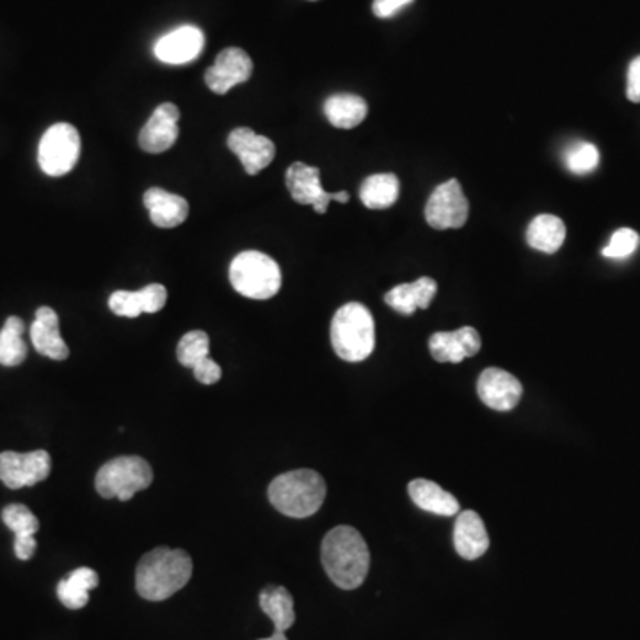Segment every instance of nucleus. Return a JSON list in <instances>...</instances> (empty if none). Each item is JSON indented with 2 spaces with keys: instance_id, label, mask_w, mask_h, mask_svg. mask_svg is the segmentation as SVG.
I'll use <instances>...</instances> for the list:
<instances>
[{
  "instance_id": "obj_24",
  "label": "nucleus",
  "mask_w": 640,
  "mask_h": 640,
  "mask_svg": "<svg viewBox=\"0 0 640 640\" xmlns=\"http://www.w3.org/2000/svg\"><path fill=\"white\" fill-rule=\"evenodd\" d=\"M368 105L361 96L340 93L329 96L324 104V114L329 123L336 128L358 127L367 118Z\"/></svg>"
},
{
  "instance_id": "obj_1",
  "label": "nucleus",
  "mask_w": 640,
  "mask_h": 640,
  "mask_svg": "<svg viewBox=\"0 0 640 640\" xmlns=\"http://www.w3.org/2000/svg\"><path fill=\"white\" fill-rule=\"evenodd\" d=\"M320 559L331 582L345 591L358 589L370 569L367 543L360 532L349 525L329 530L322 541Z\"/></svg>"
},
{
  "instance_id": "obj_4",
  "label": "nucleus",
  "mask_w": 640,
  "mask_h": 640,
  "mask_svg": "<svg viewBox=\"0 0 640 640\" xmlns=\"http://www.w3.org/2000/svg\"><path fill=\"white\" fill-rule=\"evenodd\" d=\"M331 345L336 356L344 361L367 360L376 347V324L367 306L347 303L335 313L331 322Z\"/></svg>"
},
{
  "instance_id": "obj_27",
  "label": "nucleus",
  "mask_w": 640,
  "mask_h": 640,
  "mask_svg": "<svg viewBox=\"0 0 640 640\" xmlns=\"http://www.w3.org/2000/svg\"><path fill=\"white\" fill-rule=\"evenodd\" d=\"M400 182L393 173L368 176L361 184V203L372 210H384L399 200Z\"/></svg>"
},
{
  "instance_id": "obj_13",
  "label": "nucleus",
  "mask_w": 640,
  "mask_h": 640,
  "mask_svg": "<svg viewBox=\"0 0 640 640\" xmlns=\"http://www.w3.org/2000/svg\"><path fill=\"white\" fill-rule=\"evenodd\" d=\"M228 148L239 157L248 175H258L274 160L276 146L269 137L260 136L251 128L239 127L230 132Z\"/></svg>"
},
{
  "instance_id": "obj_26",
  "label": "nucleus",
  "mask_w": 640,
  "mask_h": 640,
  "mask_svg": "<svg viewBox=\"0 0 640 640\" xmlns=\"http://www.w3.org/2000/svg\"><path fill=\"white\" fill-rule=\"evenodd\" d=\"M100 578L91 568H79L57 584V598L64 607L79 610L88 605L89 591L98 587Z\"/></svg>"
},
{
  "instance_id": "obj_17",
  "label": "nucleus",
  "mask_w": 640,
  "mask_h": 640,
  "mask_svg": "<svg viewBox=\"0 0 640 640\" xmlns=\"http://www.w3.org/2000/svg\"><path fill=\"white\" fill-rule=\"evenodd\" d=\"M168 301V290L160 283H152L143 290L128 292L118 290L109 297V308L118 317L136 319L141 313H157L164 308Z\"/></svg>"
},
{
  "instance_id": "obj_28",
  "label": "nucleus",
  "mask_w": 640,
  "mask_h": 640,
  "mask_svg": "<svg viewBox=\"0 0 640 640\" xmlns=\"http://www.w3.org/2000/svg\"><path fill=\"white\" fill-rule=\"evenodd\" d=\"M25 324L20 317H9L0 329V365L18 367L27 358L24 342Z\"/></svg>"
},
{
  "instance_id": "obj_12",
  "label": "nucleus",
  "mask_w": 640,
  "mask_h": 640,
  "mask_svg": "<svg viewBox=\"0 0 640 640\" xmlns=\"http://www.w3.org/2000/svg\"><path fill=\"white\" fill-rule=\"evenodd\" d=\"M253 61L242 48H224L217 56L214 66L205 73L208 89L217 95H226L230 89L239 86L251 77Z\"/></svg>"
},
{
  "instance_id": "obj_22",
  "label": "nucleus",
  "mask_w": 640,
  "mask_h": 640,
  "mask_svg": "<svg viewBox=\"0 0 640 640\" xmlns=\"http://www.w3.org/2000/svg\"><path fill=\"white\" fill-rule=\"evenodd\" d=\"M409 496L413 504L422 511L438 516H457L461 505L456 496L441 488L440 484L427 479H415L409 482Z\"/></svg>"
},
{
  "instance_id": "obj_16",
  "label": "nucleus",
  "mask_w": 640,
  "mask_h": 640,
  "mask_svg": "<svg viewBox=\"0 0 640 640\" xmlns=\"http://www.w3.org/2000/svg\"><path fill=\"white\" fill-rule=\"evenodd\" d=\"M482 347L479 331L470 326L457 331H440L429 338L432 358L440 363H461L472 358Z\"/></svg>"
},
{
  "instance_id": "obj_37",
  "label": "nucleus",
  "mask_w": 640,
  "mask_h": 640,
  "mask_svg": "<svg viewBox=\"0 0 640 640\" xmlns=\"http://www.w3.org/2000/svg\"><path fill=\"white\" fill-rule=\"evenodd\" d=\"M260 640H288L287 639V635H285V633H272L271 637H267V639H260Z\"/></svg>"
},
{
  "instance_id": "obj_33",
  "label": "nucleus",
  "mask_w": 640,
  "mask_h": 640,
  "mask_svg": "<svg viewBox=\"0 0 640 640\" xmlns=\"http://www.w3.org/2000/svg\"><path fill=\"white\" fill-rule=\"evenodd\" d=\"M194 377L200 381L201 384H216L221 376H223V370L217 365L216 361L212 360L210 356L201 360L198 365L192 367Z\"/></svg>"
},
{
  "instance_id": "obj_25",
  "label": "nucleus",
  "mask_w": 640,
  "mask_h": 640,
  "mask_svg": "<svg viewBox=\"0 0 640 640\" xmlns=\"http://www.w3.org/2000/svg\"><path fill=\"white\" fill-rule=\"evenodd\" d=\"M260 608L274 624V632L285 633L296 623V610L292 594L280 585H269L260 592Z\"/></svg>"
},
{
  "instance_id": "obj_21",
  "label": "nucleus",
  "mask_w": 640,
  "mask_h": 640,
  "mask_svg": "<svg viewBox=\"0 0 640 640\" xmlns=\"http://www.w3.org/2000/svg\"><path fill=\"white\" fill-rule=\"evenodd\" d=\"M436 290H438L436 281L425 276L413 283H402L393 287L384 296V303L402 315H413L416 310H427L431 306Z\"/></svg>"
},
{
  "instance_id": "obj_34",
  "label": "nucleus",
  "mask_w": 640,
  "mask_h": 640,
  "mask_svg": "<svg viewBox=\"0 0 640 640\" xmlns=\"http://www.w3.org/2000/svg\"><path fill=\"white\" fill-rule=\"evenodd\" d=\"M626 95L628 98L639 104L640 102V56L635 57L630 68H628V88H626Z\"/></svg>"
},
{
  "instance_id": "obj_6",
  "label": "nucleus",
  "mask_w": 640,
  "mask_h": 640,
  "mask_svg": "<svg viewBox=\"0 0 640 640\" xmlns=\"http://www.w3.org/2000/svg\"><path fill=\"white\" fill-rule=\"evenodd\" d=\"M152 466L139 456H121L105 463L96 473L95 488L104 498L128 502L132 496L150 488Z\"/></svg>"
},
{
  "instance_id": "obj_35",
  "label": "nucleus",
  "mask_w": 640,
  "mask_h": 640,
  "mask_svg": "<svg viewBox=\"0 0 640 640\" xmlns=\"http://www.w3.org/2000/svg\"><path fill=\"white\" fill-rule=\"evenodd\" d=\"M413 0H374V15L379 18H390V16L397 15L400 9L409 6Z\"/></svg>"
},
{
  "instance_id": "obj_7",
  "label": "nucleus",
  "mask_w": 640,
  "mask_h": 640,
  "mask_svg": "<svg viewBox=\"0 0 640 640\" xmlns=\"http://www.w3.org/2000/svg\"><path fill=\"white\" fill-rule=\"evenodd\" d=\"M80 157V136L70 123H56L48 128L38 146V164L48 176L70 173Z\"/></svg>"
},
{
  "instance_id": "obj_10",
  "label": "nucleus",
  "mask_w": 640,
  "mask_h": 640,
  "mask_svg": "<svg viewBox=\"0 0 640 640\" xmlns=\"http://www.w3.org/2000/svg\"><path fill=\"white\" fill-rule=\"evenodd\" d=\"M52 461L45 450L34 452H2L0 454V480L9 489L27 488L47 479Z\"/></svg>"
},
{
  "instance_id": "obj_8",
  "label": "nucleus",
  "mask_w": 640,
  "mask_h": 640,
  "mask_svg": "<svg viewBox=\"0 0 640 640\" xmlns=\"http://www.w3.org/2000/svg\"><path fill=\"white\" fill-rule=\"evenodd\" d=\"M470 216V203L457 180H448L432 191L425 205V221L434 230L463 228Z\"/></svg>"
},
{
  "instance_id": "obj_18",
  "label": "nucleus",
  "mask_w": 640,
  "mask_h": 640,
  "mask_svg": "<svg viewBox=\"0 0 640 640\" xmlns=\"http://www.w3.org/2000/svg\"><path fill=\"white\" fill-rule=\"evenodd\" d=\"M31 342L36 351L50 360L63 361L70 356V349L59 333V317L48 306L36 310V320L31 326Z\"/></svg>"
},
{
  "instance_id": "obj_29",
  "label": "nucleus",
  "mask_w": 640,
  "mask_h": 640,
  "mask_svg": "<svg viewBox=\"0 0 640 640\" xmlns=\"http://www.w3.org/2000/svg\"><path fill=\"white\" fill-rule=\"evenodd\" d=\"M210 352V338L205 331H189L180 338L176 347V358L184 367L192 368L201 360L208 358Z\"/></svg>"
},
{
  "instance_id": "obj_31",
  "label": "nucleus",
  "mask_w": 640,
  "mask_h": 640,
  "mask_svg": "<svg viewBox=\"0 0 640 640\" xmlns=\"http://www.w3.org/2000/svg\"><path fill=\"white\" fill-rule=\"evenodd\" d=\"M566 164L571 173L575 175H587L600 164V152L592 143H576L569 148L566 155Z\"/></svg>"
},
{
  "instance_id": "obj_20",
  "label": "nucleus",
  "mask_w": 640,
  "mask_h": 640,
  "mask_svg": "<svg viewBox=\"0 0 640 640\" xmlns=\"http://www.w3.org/2000/svg\"><path fill=\"white\" fill-rule=\"evenodd\" d=\"M143 203L150 212L152 223L159 228H176L189 216L187 200L160 187L144 192Z\"/></svg>"
},
{
  "instance_id": "obj_15",
  "label": "nucleus",
  "mask_w": 640,
  "mask_h": 640,
  "mask_svg": "<svg viewBox=\"0 0 640 640\" xmlns=\"http://www.w3.org/2000/svg\"><path fill=\"white\" fill-rule=\"evenodd\" d=\"M180 111L175 104H160L139 132V146L146 153L168 152L178 139Z\"/></svg>"
},
{
  "instance_id": "obj_30",
  "label": "nucleus",
  "mask_w": 640,
  "mask_h": 640,
  "mask_svg": "<svg viewBox=\"0 0 640 640\" xmlns=\"http://www.w3.org/2000/svg\"><path fill=\"white\" fill-rule=\"evenodd\" d=\"M2 521L6 527L18 536H34L40 530V521L32 514L29 507L22 504H11L4 507Z\"/></svg>"
},
{
  "instance_id": "obj_5",
  "label": "nucleus",
  "mask_w": 640,
  "mask_h": 640,
  "mask_svg": "<svg viewBox=\"0 0 640 640\" xmlns=\"http://www.w3.org/2000/svg\"><path fill=\"white\" fill-rule=\"evenodd\" d=\"M230 283L240 296L256 301L271 299L280 292V265L260 251H244L233 258Z\"/></svg>"
},
{
  "instance_id": "obj_32",
  "label": "nucleus",
  "mask_w": 640,
  "mask_h": 640,
  "mask_svg": "<svg viewBox=\"0 0 640 640\" xmlns=\"http://www.w3.org/2000/svg\"><path fill=\"white\" fill-rule=\"evenodd\" d=\"M639 244V233L632 230V228H621V230H617V232L610 237V242L603 248L601 253H603V256H607V258L624 260V258L632 256L633 253L637 251Z\"/></svg>"
},
{
  "instance_id": "obj_3",
  "label": "nucleus",
  "mask_w": 640,
  "mask_h": 640,
  "mask_svg": "<svg viewBox=\"0 0 640 640\" xmlns=\"http://www.w3.org/2000/svg\"><path fill=\"white\" fill-rule=\"evenodd\" d=\"M326 482L320 473L308 468L283 473L269 486L271 504L290 518H308L319 511L326 500Z\"/></svg>"
},
{
  "instance_id": "obj_36",
  "label": "nucleus",
  "mask_w": 640,
  "mask_h": 640,
  "mask_svg": "<svg viewBox=\"0 0 640 640\" xmlns=\"http://www.w3.org/2000/svg\"><path fill=\"white\" fill-rule=\"evenodd\" d=\"M36 539L34 536H18L15 537V553L20 560L31 559L36 552Z\"/></svg>"
},
{
  "instance_id": "obj_11",
  "label": "nucleus",
  "mask_w": 640,
  "mask_h": 640,
  "mask_svg": "<svg viewBox=\"0 0 640 640\" xmlns=\"http://www.w3.org/2000/svg\"><path fill=\"white\" fill-rule=\"evenodd\" d=\"M477 393L488 408L505 413L520 404L523 386L518 377L512 376L504 368L491 367L480 374Z\"/></svg>"
},
{
  "instance_id": "obj_2",
  "label": "nucleus",
  "mask_w": 640,
  "mask_h": 640,
  "mask_svg": "<svg viewBox=\"0 0 640 640\" xmlns=\"http://www.w3.org/2000/svg\"><path fill=\"white\" fill-rule=\"evenodd\" d=\"M192 576V559L184 550L166 546L143 555L136 569V589L148 601H164L184 589Z\"/></svg>"
},
{
  "instance_id": "obj_23",
  "label": "nucleus",
  "mask_w": 640,
  "mask_h": 640,
  "mask_svg": "<svg viewBox=\"0 0 640 640\" xmlns=\"http://www.w3.org/2000/svg\"><path fill=\"white\" fill-rule=\"evenodd\" d=\"M566 240V224L560 217L541 214L528 224V246L546 255L557 253Z\"/></svg>"
},
{
  "instance_id": "obj_14",
  "label": "nucleus",
  "mask_w": 640,
  "mask_h": 640,
  "mask_svg": "<svg viewBox=\"0 0 640 640\" xmlns=\"http://www.w3.org/2000/svg\"><path fill=\"white\" fill-rule=\"evenodd\" d=\"M205 47V36L194 25H182L160 38L153 52L160 63L187 64L200 56Z\"/></svg>"
},
{
  "instance_id": "obj_9",
  "label": "nucleus",
  "mask_w": 640,
  "mask_h": 640,
  "mask_svg": "<svg viewBox=\"0 0 640 640\" xmlns=\"http://www.w3.org/2000/svg\"><path fill=\"white\" fill-rule=\"evenodd\" d=\"M285 184L292 200L299 205H312L317 214H324L333 200L338 203L349 201V192L326 191L320 184V169L308 166L304 162H294L287 169Z\"/></svg>"
},
{
  "instance_id": "obj_19",
  "label": "nucleus",
  "mask_w": 640,
  "mask_h": 640,
  "mask_svg": "<svg viewBox=\"0 0 640 640\" xmlns=\"http://www.w3.org/2000/svg\"><path fill=\"white\" fill-rule=\"evenodd\" d=\"M454 548L466 560L482 557L489 550L488 530L475 511L457 514L454 525Z\"/></svg>"
}]
</instances>
